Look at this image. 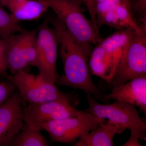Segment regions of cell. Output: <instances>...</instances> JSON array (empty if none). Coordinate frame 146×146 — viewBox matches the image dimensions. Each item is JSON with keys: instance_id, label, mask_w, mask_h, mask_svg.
I'll return each mask as SVG.
<instances>
[{"instance_id": "cell-25", "label": "cell", "mask_w": 146, "mask_h": 146, "mask_svg": "<svg viewBox=\"0 0 146 146\" xmlns=\"http://www.w3.org/2000/svg\"><path fill=\"white\" fill-rule=\"evenodd\" d=\"M0 6H1V0H0Z\"/></svg>"}, {"instance_id": "cell-8", "label": "cell", "mask_w": 146, "mask_h": 146, "mask_svg": "<svg viewBox=\"0 0 146 146\" xmlns=\"http://www.w3.org/2000/svg\"><path fill=\"white\" fill-rule=\"evenodd\" d=\"M97 28L103 26L120 30L146 31L138 25L123 0H93Z\"/></svg>"}, {"instance_id": "cell-9", "label": "cell", "mask_w": 146, "mask_h": 146, "mask_svg": "<svg viewBox=\"0 0 146 146\" xmlns=\"http://www.w3.org/2000/svg\"><path fill=\"white\" fill-rule=\"evenodd\" d=\"M81 110L77 109L69 100H57L29 104L23 109L24 120L26 125L35 130L41 131L44 123L75 117Z\"/></svg>"}, {"instance_id": "cell-1", "label": "cell", "mask_w": 146, "mask_h": 146, "mask_svg": "<svg viewBox=\"0 0 146 146\" xmlns=\"http://www.w3.org/2000/svg\"><path fill=\"white\" fill-rule=\"evenodd\" d=\"M58 21L55 25L59 32L60 54L64 71L56 83L80 89L98 98H103L104 95L91 78L89 61L94 48L93 44L76 39Z\"/></svg>"}, {"instance_id": "cell-20", "label": "cell", "mask_w": 146, "mask_h": 146, "mask_svg": "<svg viewBox=\"0 0 146 146\" xmlns=\"http://www.w3.org/2000/svg\"><path fill=\"white\" fill-rule=\"evenodd\" d=\"M15 84L10 80L0 81V105L16 91Z\"/></svg>"}, {"instance_id": "cell-17", "label": "cell", "mask_w": 146, "mask_h": 146, "mask_svg": "<svg viewBox=\"0 0 146 146\" xmlns=\"http://www.w3.org/2000/svg\"><path fill=\"white\" fill-rule=\"evenodd\" d=\"M37 33V29L22 32V47L29 66H36Z\"/></svg>"}, {"instance_id": "cell-22", "label": "cell", "mask_w": 146, "mask_h": 146, "mask_svg": "<svg viewBox=\"0 0 146 146\" xmlns=\"http://www.w3.org/2000/svg\"><path fill=\"white\" fill-rule=\"evenodd\" d=\"M82 3L86 6V8L88 9L91 21L96 27L97 28L96 24V16L93 6V0H82ZM98 29V28H97Z\"/></svg>"}, {"instance_id": "cell-15", "label": "cell", "mask_w": 146, "mask_h": 146, "mask_svg": "<svg viewBox=\"0 0 146 146\" xmlns=\"http://www.w3.org/2000/svg\"><path fill=\"white\" fill-rule=\"evenodd\" d=\"M89 65L91 75L100 78L110 84L113 78L112 65L100 43L93 48Z\"/></svg>"}, {"instance_id": "cell-5", "label": "cell", "mask_w": 146, "mask_h": 146, "mask_svg": "<svg viewBox=\"0 0 146 146\" xmlns=\"http://www.w3.org/2000/svg\"><path fill=\"white\" fill-rule=\"evenodd\" d=\"M7 80L15 84L23 102L35 104L57 100L72 101L70 94L60 91L54 84L45 81L39 75L24 70L9 76Z\"/></svg>"}, {"instance_id": "cell-19", "label": "cell", "mask_w": 146, "mask_h": 146, "mask_svg": "<svg viewBox=\"0 0 146 146\" xmlns=\"http://www.w3.org/2000/svg\"><path fill=\"white\" fill-rule=\"evenodd\" d=\"M129 5L138 25L146 29V0H129Z\"/></svg>"}, {"instance_id": "cell-23", "label": "cell", "mask_w": 146, "mask_h": 146, "mask_svg": "<svg viewBox=\"0 0 146 146\" xmlns=\"http://www.w3.org/2000/svg\"><path fill=\"white\" fill-rule=\"evenodd\" d=\"M123 1L125 2V3L129 7V8H130V6H129V0H123Z\"/></svg>"}, {"instance_id": "cell-18", "label": "cell", "mask_w": 146, "mask_h": 146, "mask_svg": "<svg viewBox=\"0 0 146 146\" xmlns=\"http://www.w3.org/2000/svg\"><path fill=\"white\" fill-rule=\"evenodd\" d=\"M20 22L0 6V39H7L16 33L23 31Z\"/></svg>"}, {"instance_id": "cell-12", "label": "cell", "mask_w": 146, "mask_h": 146, "mask_svg": "<svg viewBox=\"0 0 146 146\" xmlns=\"http://www.w3.org/2000/svg\"><path fill=\"white\" fill-rule=\"evenodd\" d=\"M1 5L8 9L19 22L36 20L49 9L41 0H1Z\"/></svg>"}, {"instance_id": "cell-4", "label": "cell", "mask_w": 146, "mask_h": 146, "mask_svg": "<svg viewBox=\"0 0 146 146\" xmlns=\"http://www.w3.org/2000/svg\"><path fill=\"white\" fill-rule=\"evenodd\" d=\"M146 76V31L134 30L121 56L110 85Z\"/></svg>"}, {"instance_id": "cell-14", "label": "cell", "mask_w": 146, "mask_h": 146, "mask_svg": "<svg viewBox=\"0 0 146 146\" xmlns=\"http://www.w3.org/2000/svg\"><path fill=\"white\" fill-rule=\"evenodd\" d=\"M22 32L2 39L6 66L12 75L25 70L29 66L22 47Z\"/></svg>"}, {"instance_id": "cell-16", "label": "cell", "mask_w": 146, "mask_h": 146, "mask_svg": "<svg viewBox=\"0 0 146 146\" xmlns=\"http://www.w3.org/2000/svg\"><path fill=\"white\" fill-rule=\"evenodd\" d=\"M49 143L41 131L35 130L25 125L18 133L11 146H46Z\"/></svg>"}, {"instance_id": "cell-10", "label": "cell", "mask_w": 146, "mask_h": 146, "mask_svg": "<svg viewBox=\"0 0 146 146\" xmlns=\"http://www.w3.org/2000/svg\"><path fill=\"white\" fill-rule=\"evenodd\" d=\"M23 101L16 91L0 105V146H11L25 125Z\"/></svg>"}, {"instance_id": "cell-7", "label": "cell", "mask_w": 146, "mask_h": 146, "mask_svg": "<svg viewBox=\"0 0 146 146\" xmlns=\"http://www.w3.org/2000/svg\"><path fill=\"white\" fill-rule=\"evenodd\" d=\"M59 35L57 27L52 29L45 22L37 29V64L39 75L48 83L56 82V70Z\"/></svg>"}, {"instance_id": "cell-13", "label": "cell", "mask_w": 146, "mask_h": 146, "mask_svg": "<svg viewBox=\"0 0 146 146\" xmlns=\"http://www.w3.org/2000/svg\"><path fill=\"white\" fill-rule=\"evenodd\" d=\"M125 130L121 126L106 121L79 138L76 146H113V138L117 133Z\"/></svg>"}, {"instance_id": "cell-2", "label": "cell", "mask_w": 146, "mask_h": 146, "mask_svg": "<svg viewBox=\"0 0 146 146\" xmlns=\"http://www.w3.org/2000/svg\"><path fill=\"white\" fill-rule=\"evenodd\" d=\"M92 96L86 94L89 107L85 111L131 131L130 138L123 146H141L139 139L146 141V123L141 119L135 106L117 100L111 104H101Z\"/></svg>"}, {"instance_id": "cell-11", "label": "cell", "mask_w": 146, "mask_h": 146, "mask_svg": "<svg viewBox=\"0 0 146 146\" xmlns=\"http://www.w3.org/2000/svg\"><path fill=\"white\" fill-rule=\"evenodd\" d=\"M104 99L125 102L138 106L146 114V76L131 80L112 86L111 91Z\"/></svg>"}, {"instance_id": "cell-24", "label": "cell", "mask_w": 146, "mask_h": 146, "mask_svg": "<svg viewBox=\"0 0 146 146\" xmlns=\"http://www.w3.org/2000/svg\"><path fill=\"white\" fill-rule=\"evenodd\" d=\"M74 1H80V2H82V0H74Z\"/></svg>"}, {"instance_id": "cell-3", "label": "cell", "mask_w": 146, "mask_h": 146, "mask_svg": "<svg viewBox=\"0 0 146 146\" xmlns=\"http://www.w3.org/2000/svg\"><path fill=\"white\" fill-rule=\"evenodd\" d=\"M41 1L54 11L58 21L74 38L95 45L101 41L99 30L82 12V2L74 0Z\"/></svg>"}, {"instance_id": "cell-21", "label": "cell", "mask_w": 146, "mask_h": 146, "mask_svg": "<svg viewBox=\"0 0 146 146\" xmlns=\"http://www.w3.org/2000/svg\"><path fill=\"white\" fill-rule=\"evenodd\" d=\"M7 70L5 61L3 40L0 39V76L8 78L9 75L7 74Z\"/></svg>"}, {"instance_id": "cell-6", "label": "cell", "mask_w": 146, "mask_h": 146, "mask_svg": "<svg viewBox=\"0 0 146 146\" xmlns=\"http://www.w3.org/2000/svg\"><path fill=\"white\" fill-rule=\"evenodd\" d=\"M106 121L86 111H81L77 116L51 121L41 125L54 142L70 143Z\"/></svg>"}]
</instances>
